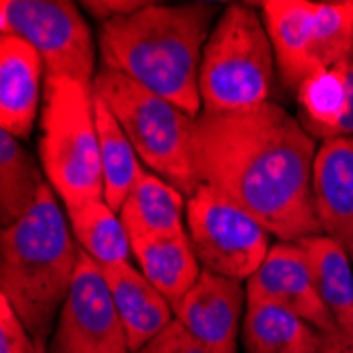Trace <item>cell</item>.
<instances>
[{
    "label": "cell",
    "mask_w": 353,
    "mask_h": 353,
    "mask_svg": "<svg viewBox=\"0 0 353 353\" xmlns=\"http://www.w3.org/2000/svg\"><path fill=\"white\" fill-rule=\"evenodd\" d=\"M317 140L275 102L201 112L192 138L199 184L250 212L279 241L324 235L313 199Z\"/></svg>",
    "instance_id": "1"
},
{
    "label": "cell",
    "mask_w": 353,
    "mask_h": 353,
    "mask_svg": "<svg viewBox=\"0 0 353 353\" xmlns=\"http://www.w3.org/2000/svg\"><path fill=\"white\" fill-rule=\"evenodd\" d=\"M218 5L148 3L98 28L100 68L136 81L186 114L203 112L199 72L205 43L218 21Z\"/></svg>",
    "instance_id": "2"
},
{
    "label": "cell",
    "mask_w": 353,
    "mask_h": 353,
    "mask_svg": "<svg viewBox=\"0 0 353 353\" xmlns=\"http://www.w3.org/2000/svg\"><path fill=\"white\" fill-rule=\"evenodd\" d=\"M79 263L81 248L68 214L47 184L28 214L0 233V296L11 303L34 341L49 345Z\"/></svg>",
    "instance_id": "3"
},
{
    "label": "cell",
    "mask_w": 353,
    "mask_h": 353,
    "mask_svg": "<svg viewBox=\"0 0 353 353\" xmlns=\"http://www.w3.org/2000/svg\"><path fill=\"white\" fill-rule=\"evenodd\" d=\"M39 161L66 210L104 199L93 87L66 77H45Z\"/></svg>",
    "instance_id": "4"
},
{
    "label": "cell",
    "mask_w": 353,
    "mask_h": 353,
    "mask_svg": "<svg viewBox=\"0 0 353 353\" xmlns=\"http://www.w3.org/2000/svg\"><path fill=\"white\" fill-rule=\"evenodd\" d=\"M277 61L263 15L254 5H227L203 49V112H237L273 102Z\"/></svg>",
    "instance_id": "5"
},
{
    "label": "cell",
    "mask_w": 353,
    "mask_h": 353,
    "mask_svg": "<svg viewBox=\"0 0 353 353\" xmlns=\"http://www.w3.org/2000/svg\"><path fill=\"white\" fill-rule=\"evenodd\" d=\"M93 91L108 104L140 161L176 186L184 197L195 195L201 186L192 163L197 119L136 81L106 68H98Z\"/></svg>",
    "instance_id": "6"
},
{
    "label": "cell",
    "mask_w": 353,
    "mask_h": 353,
    "mask_svg": "<svg viewBox=\"0 0 353 353\" xmlns=\"http://www.w3.org/2000/svg\"><path fill=\"white\" fill-rule=\"evenodd\" d=\"M186 233L203 271L237 281L259 271L273 248L263 224L210 184L186 201Z\"/></svg>",
    "instance_id": "7"
},
{
    "label": "cell",
    "mask_w": 353,
    "mask_h": 353,
    "mask_svg": "<svg viewBox=\"0 0 353 353\" xmlns=\"http://www.w3.org/2000/svg\"><path fill=\"white\" fill-rule=\"evenodd\" d=\"M0 30L34 47L47 74L74 79L93 87L95 41L91 28L70 0H3Z\"/></svg>",
    "instance_id": "8"
},
{
    "label": "cell",
    "mask_w": 353,
    "mask_h": 353,
    "mask_svg": "<svg viewBox=\"0 0 353 353\" xmlns=\"http://www.w3.org/2000/svg\"><path fill=\"white\" fill-rule=\"evenodd\" d=\"M49 353H132L100 267L85 252L63 303Z\"/></svg>",
    "instance_id": "9"
},
{
    "label": "cell",
    "mask_w": 353,
    "mask_h": 353,
    "mask_svg": "<svg viewBox=\"0 0 353 353\" xmlns=\"http://www.w3.org/2000/svg\"><path fill=\"white\" fill-rule=\"evenodd\" d=\"M248 299L271 301L301 315L322 334L339 330L332 313L317 292L305 250L296 241L273 243L261 269L245 281Z\"/></svg>",
    "instance_id": "10"
},
{
    "label": "cell",
    "mask_w": 353,
    "mask_h": 353,
    "mask_svg": "<svg viewBox=\"0 0 353 353\" xmlns=\"http://www.w3.org/2000/svg\"><path fill=\"white\" fill-rule=\"evenodd\" d=\"M243 305H248L243 281L201 271L174 313L210 353H237Z\"/></svg>",
    "instance_id": "11"
},
{
    "label": "cell",
    "mask_w": 353,
    "mask_h": 353,
    "mask_svg": "<svg viewBox=\"0 0 353 353\" xmlns=\"http://www.w3.org/2000/svg\"><path fill=\"white\" fill-rule=\"evenodd\" d=\"M45 61L28 41L15 34L0 37V130L28 140L43 108L41 91Z\"/></svg>",
    "instance_id": "12"
},
{
    "label": "cell",
    "mask_w": 353,
    "mask_h": 353,
    "mask_svg": "<svg viewBox=\"0 0 353 353\" xmlns=\"http://www.w3.org/2000/svg\"><path fill=\"white\" fill-rule=\"evenodd\" d=\"M313 199L322 233L353 254V138L339 136L319 144Z\"/></svg>",
    "instance_id": "13"
},
{
    "label": "cell",
    "mask_w": 353,
    "mask_h": 353,
    "mask_svg": "<svg viewBox=\"0 0 353 353\" xmlns=\"http://www.w3.org/2000/svg\"><path fill=\"white\" fill-rule=\"evenodd\" d=\"M265 28L273 43L281 83L299 91L301 85L319 74L313 59V13L309 0H265L259 3Z\"/></svg>",
    "instance_id": "14"
},
{
    "label": "cell",
    "mask_w": 353,
    "mask_h": 353,
    "mask_svg": "<svg viewBox=\"0 0 353 353\" xmlns=\"http://www.w3.org/2000/svg\"><path fill=\"white\" fill-rule=\"evenodd\" d=\"M100 271L121 317L132 353L144 347L176 319L168 299L132 263Z\"/></svg>",
    "instance_id": "15"
},
{
    "label": "cell",
    "mask_w": 353,
    "mask_h": 353,
    "mask_svg": "<svg viewBox=\"0 0 353 353\" xmlns=\"http://www.w3.org/2000/svg\"><path fill=\"white\" fill-rule=\"evenodd\" d=\"M186 201L176 186L142 168L119 212L132 245L184 233Z\"/></svg>",
    "instance_id": "16"
},
{
    "label": "cell",
    "mask_w": 353,
    "mask_h": 353,
    "mask_svg": "<svg viewBox=\"0 0 353 353\" xmlns=\"http://www.w3.org/2000/svg\"><path fill=\"white\" fill-rule=\"evenodd\" d=\"M241 343L245 353H317L322 332L277 303L248 299Z\"/></svg>",
    "instance_id": "17"
},
{
    "label": "cell",
    "mask_w": 353,
    "mask_h": 353,
    "mask_svg": "<svg viewBox=\"0 0 353 353\" xmlns=\"http://www.w3.org/2000/svg\"><path fill=\"white\" fill-rule=\"evenodd\" d=\"M132 252L140 265V271L168 299L172 309L182 303L203 271L186 231L172 237L136 243L132 245Z\"/></svg>",
    "instance_id": "18"
},
{
    "label": "cell",
    "mask_w": 353,
    "mask_h": 353,
    "mask_svg": "<svg viewBox=\"0 0 353 353\" xmlns=\"http://www.w3.org/2000/svg\"><path fill=\"white\" fill-rule=\"evenodd\" d=\"M309 259L317 292L332 313L339 330L353 336V261L345 245L328 235L296 241Z\"/></svg>",
    "instance_id": "19"
},
{
    "label": "cell",
    "mask_w": 353,
    "mask_h": 353,
    "mask_svg": "<svg viewBox=\"0 0 353 353\" xmlns=\"http://www.w3.org/2000/svg\"><path fill=\"white\" fill-rule=\"evenodd\" d=\"M95 130L100 140V159L104 176V201L119 214L127 195L132 192L144 163L134 144L123 132L121 123L108 108V104L93 91Z\"/></svg>",
    "instance_id": "20"
},
{
    "label": "cell",
    "mask_w": 353,
    "mask_h": 353,
    "mask_svg": "<svg viewBox=\"0 0 353 353\" xmlns=\"http://www.w3.org/2000/svg\"><path fill=\"white\" fill-rule=\"evenodd\" d=\"M47 178L39 159L15 136L0 130V222H17L37 203Z\"/></svg>",
    "instance_id": "21"
},
{
    "label": "cell",
    "mask_w": 353,
    "mask_h": 353,
    "mask_svg": "<svg viewBox=\"0 0 353 353\" xmlns=\"http://www.w3.org/2000/svg\"><path fill=\"white\" fill-rule=\"evenodd\" d=\"M68 222L81 252L100 269L132 263V241L121 216L104 201H91L81 208L66 210Z\"/></svg>",
    "instance_id": "22"
},
{
    "label": "cell",
    "mask_w": 353,
    "mask_h": 353,
    "mask_svg": "<svg viewBox=\"0 0 353 353\" xmlns=\"http://www.w3.org/2000/svg\"><path fill=\"white\" fill-rule=\"evenodd\" d=\"M351 63H339L334 68L322 70L307 79L296 91L299 104L303 108L301 123L317 140H330L339 136V127L347 112L349 87L347 72Z\"/></svg>",
    "instance_id": "23"
},
{
    "label": "cell",
    "mask_w": 353,
    "mask_h": 353,
    "mask_svg": "<svg viewBox=\"0 0 353 353\" xmlns=\"http://www.w3.org/2000/svg\"><path fill=\"white\" fill-rule=\"evenodd\" d=\"M313 59L319 70L353 63V0L315 3Z\"/></svg>",
    "instance_id": "24"
},
{
    "label": "cell",
    "mask_w": 353,
    "mask_h": 353,
    "mask_svg": "<svg viewBox=\"0 0 353 353\" xmlns=\"http://www.w3.org/2000/svg\"><path fill=\"white\" fill-rule=\"evenodd\" d=\"M45 343L32 339L11 303L0 296V353H39Z\"/></svg>",
    "instance_id": "25"
},
{
    "label": "cell",
    "mask_w": 353,
    "mask_h": 353,
    "mask_svg": "<svg viewBox=\"0 0 353 353\" xmlns=\"http://www.w3.org/2000/svg\"><path fill=\"white\" fill-rule=\"evenodd\" d=\"M134 353H210L195 336L188 332V328L174 319V322L150 339L144 347Z\"/></svg>",
    "instance_id": "26"
},
{
    "label": "cell",
    "mask_w": 353,
    "mask_h": 353,
    "mask_svg": "<svg viewBox=\"0 0 353 353\" xmlns=\"http://www.w3.org/2000/svg\"><path fill=\"white\" fill-rule=\"evenodd\" d=\"M148 3L146 0H85L81 7L91 13L95 19H100L102 23L114 17H125L132 15L140 9H144Z\"/></svg>",
    "instance_id": "27"
},
{
    "label": "cell",
    "mask_w": 353,
    "mask_h": 353,
    "mask_svg": "<svg viewBox=\"0 0 353 353\" xmlns=\"http://www.w3.org/2000/svg\"><path fill=\"white\" fill-rule=\"evenodd\" d=\"M317 353H353V336L343 330L322 334V347Z\"/></svg>",
    "instance_id": "28"
},
{
    "label": "cell",
    "mask_w": 353,
    "mask_h": 353,
    "mask_svg": "<svg viewBox=\"0 0 353 353\" xmlns=\"http://www.w3.org/2000/svg\"><path fill=\"white\" fill-rule=\"evenodd\" d=\"M347 87H349V102H347V112H345V119L339 127V136H349L353 138V63L347 72ZM336 136V138H339Z\"/></svg>",
    "instance_id": "29"
},
{
    "label": "cell",
    "mask_w": 353,
    "mask_h": 353,
    "mask_svg": "<svg viewBox=\"0 0 353 353\" xmlns=\"http://www.w3.org/2000/svg\"><path fill=\"white\" fill-rule=\"evenodd\" d=\"M39 353H49V351H47V345H45V347H43V349H41Z\"/></svg>",
    "instance_id": "30"
},
{
    "label": "cell",
    "mask_w": 353,
    "mask_h": 353,
    "mask_svg": "<svg viewBox=\"0 0 353 353\" xmlns=\"http://www.w3.org/2000/svg\"><path fill=\"white\" fill-rule=\"evenodd\" d=\"M351 261H353V254H351Z\"/></svg>",
    "instance_id": "31"
}]
</instances>
